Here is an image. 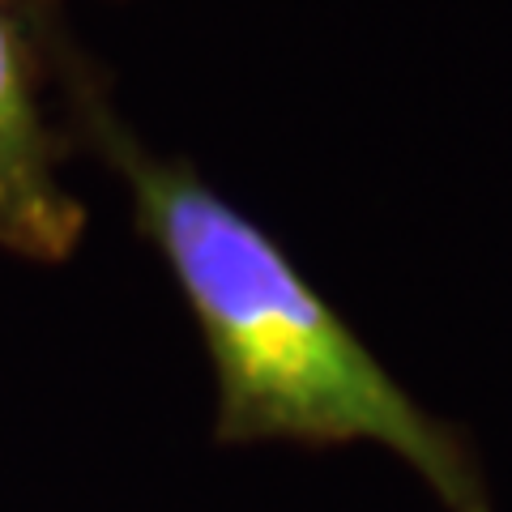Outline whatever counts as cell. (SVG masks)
Returning <instances> with one entry per match:
<instances>
[{
    "mask_svg": "<svg viewBox=\"0 0 512 512\" xmlns=\"http://www.w3.org/2000/svg\"><path fill=\"white\" fill-rule=\"evenodd\" d=\"M60 0H0V248L60 265L86 235V205L64 184L73 133L60 111Z\"/></svg>",
    "mask_w": 512,
    "mask_h": 512,
    "instance_id": "obj_2",
    "label": "cell"
},
{
    "mask_svg": "<svg viewBox=\"0 0 512 512\" xmlns=\"http://www.w3.org/2000/svg\"><path fill=\"white\" fill-rule=\"evenodd\" d=\"M60 111L73 146L120 175L137 231L188 299L214 367L218 444H380L444 512H495L470 440L414 402L291 256L197 167L128 128L77 39L60 52Z\"/></svg>",
    "mask_w": 512,
    "mask_h": 512,
    "instance_id": "obj_1",
    "label": "cell"
}]
</instances>
